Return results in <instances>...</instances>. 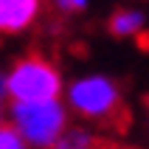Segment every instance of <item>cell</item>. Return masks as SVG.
Here are the masks:
<instances>
[{
  "instance_id": "cell-2",
  "label": "cell",
  "mask_w": 149,
  "mask_h": 149,
  "mask_svg": "<svg viewBox=\"0 0 149 149\" xmlns=\"http://www.w3.org/2000/svg\"><path fill=\"white\" fill-rule=\"evenodd\" d=\"M70 110L59 99L42 101H11L8 107V124L23 135L28 149H51L54 141L65 132Z\"/></svg>"
},
{
  "instance_id": "cell-3",
  "label": "cell",
  "mask_w": 149,
  "mask_h": 149,
  "mask_svg": "<svg viewBox=\"0 0 149 149\" xmlns=\"http://www.w3.org/2000/svg\"><path fill=\"white\" fill-rule=\"evenodd\" d=\"M8 84V101H42V99H59L65 90L62 73L51 59L40 54H25L8 68L6 73Z\"/></svg>"
},
{
  "instance_id": "cell-6",
  "label": "cell",
  "mask_w": 149,
  "mask_h": 149,
  "mask_svg": "<svg viewBox=\"0 0 149 149\" xmlns=\"http://www.w3.org/2000/svg\"><path fill=\"white\" fill-rule=\"evenodd\" d=\"M51 149H99V138L87 127H65Z\"/></svg>"
},
{
  "instance_id": "cell-4",
  "label": "cell",
  "mask_w": 149,
  "mask_h": 149,
  "mask_svg": "<svg viewBox=\"0 0 149 149\" xmlns=\"http://www.w3.org/2000/svg\"><path fill=\"white\" fill-rule=\"evenodd\" d=\"M42 14V0H0V34L14 37L28 31Z\"/></svg>"
},
{
  "instance_id": "cell-8",
  "label": "cell",
  "mask_w": 149,
  "mask_h": 149,
  "mask_svg": "<svg viewBox=\"0 0 149 149\" xmlns=\"http://www.w3.org/2000/svg\"><path fill=\"white\" fill-rule=\"evenodd\" d=\"M54 3V8H56L59 14H82V11H87V6H90V0H51Z\"/></svg>"
},
{
  "instance_id": "cell-10",
  "label": "cell",
  "mask_w": 149,
  "mask_h": 149,
  "mask_svg": "<svg viewBox=\"0 0 149 149\" xmlns=\"http://www.w3.org/2000/svg\"><path fill=\"white\" fill-rule=\"evenodd\" d=\"M6 121V110H3V101H0V124Z\"/></svg>"
},
{
  "instance_id": "cell-5",
  "label": "cell",
  "mask_w": 149,
  "mask_h": 149,
  "mask_svg": "<svg viewBox=\"0 0 149 149\" xmlns=\"http://www.w3.org/2000/svg\"><path fill=\"white\" fill-rule=\"evenodd\" d=\"M107 28H110V34L116 40L138 37V34L146 31V14H143L141 8H118V11H113Z\"/></svg>"
},
{
  "instance_id": "cell-9",
  "label": "cell",
  "mask_w": 149,
  "mask_h": 149,
  "mask_svg": "<svg viewBox=\"0 0 149 149\" xmlns=\"http://www.w3.org/2000/svg\"><path fill=\"white\" fill-rule=\"evenodd\" d=\"M8 99V84H6V70H0V101Z\"/></svg>"
},
{
  "instance_id": "cell-7",
  "label": "cell",
  "mask_w": 149,
  "mask_h": 149,
  "mask_svg": "<svg viewBox=\"0 0 149 149\" xmlns=\"http://www.w3.org/2000/svg\"><path fill=\"white\" fill-rule=\"evenodd\" d=\"M0 149H28V143L23 141V135L17 132L11 124H0Z\"/></svg>"
},
{
  "instance_id": "cell-1",
  "label": "cell",
  "mask_w": 149,
  "mask_h": 149,
  "mask_svg": "<svg viewBox=\"0 0 149 149\" xmlns=\"http://www.w3.org/2000/svg\"><path fill=\"white\" fill-rule=\"evenodd\" d=\"M62 101L68 104L70 113L90 124H104L113 127L124 116V93L116 79L104 73H87L79 76L62 90Z\"/></svg>"
},
{
  "instance_id": "cell-11",
  "label": "cell",
  "mask_w": 149,
  "mask_h": 149,
  "mask_svg": "<svg viewBox=\"0 0 149 149\" xmlns=\"http://www.w3.org/2000/svg\"><path fill=\"white\" fill-rule=\"evenodd\" d=\"M146 127H149V101H146Z\"/></svg>"
}]
</instances>
